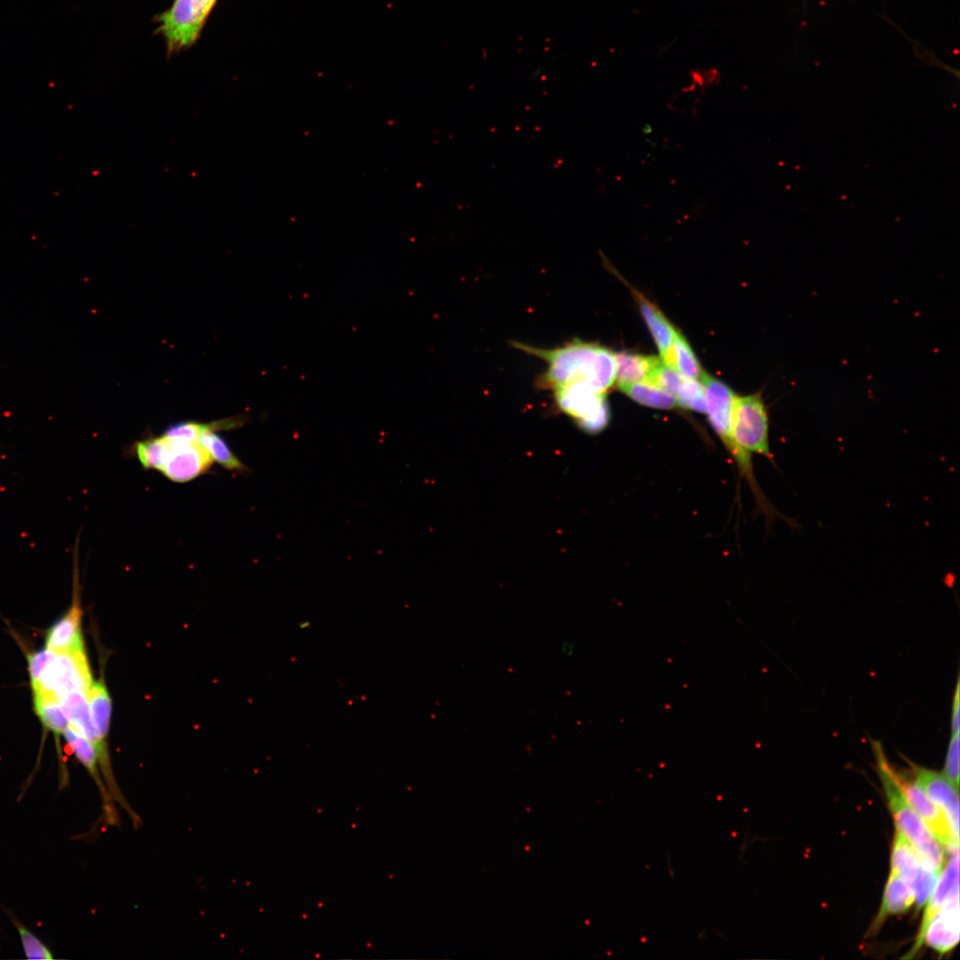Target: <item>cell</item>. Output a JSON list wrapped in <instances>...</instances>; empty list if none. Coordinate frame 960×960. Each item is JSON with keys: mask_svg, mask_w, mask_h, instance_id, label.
Segmentation results:
<instances>
[{"mask_svg": "<svg viewBox=\"0 0 960 960\" xmlns=\"http://www.w3.org/2000/svg\"><path fill=\"white\" fill-rule=\"evenodd\" d=\"M512 345L548 364L540 386L554 391L584 387L605 393L615 382V353L597 343L574 340L554 348H540L522 342Z\"/></svg>", "mask_w": 960, "mask_h": 960, "instance_id": "1", "label": "cell"}, {"mask_svg": "<svg viewBox=\"0 0 960 960\" xmlns=\"http://www.w3.org/2000/svg\"><path fill=\"white\" fill-rule=\"evenodd\" d=\"M876 767L896 828L906 836L923 863L941 874L943 851L930 829L911 807L901 791L879 741L872 740Z\"/></svg>", "mask_w": 960, "mask_h": 960, "instance_id": "2", "label": "cell"}, {"mask_svg": "<svg viewBox=\"0 0 960 960\" xmlns=\"http://www.w3.org/2000/svg\"><path fill=\"white\" fill-rule=\"evenodd\" d=\"M218 1L173 0L156 17V34L164 39L169 56L196 44Z\"/></svg>", "mask_w": 960, "mask_h": 960, "instance_id": "3", "label": "cell"}, {"mask_svg": "<svg viewBox=\"0 0 960 960\" xmlns=\"http://www.w3.org/2000/svg\"><path fill=\"white\" fill-rule=\"evenodd\" d=\"M700 379L705 390L706 413L713 428L735 460L741 475L750 486L756 485L751 454L739 447L732 435V414L736 395L726 384L706 372Z\"/></svg>", "mask_w": 960, "mask_h": 960, "instance_id": "4", "label": "cell"}, {"mask_svg": "<svg viewBox=\"0 0 960 960\" xmlns=\"http://www.w3.org/2000/svg\"><path fill=\"white\" fill-rule=\"evenodd\" d=\"M732 435L735 444L745 452L772 459L769 444L768 412L761 393L735 396L732 414Z\"/></svg>", "mask_w": 960, "mask_h": 960, "instance_id": "5", "label": "cell"}, {"mask_svg": "<svg viewBox=\"0 0 960 960\" xmlns=\"http://www.w3.org/2000/svg\"><path fill=\"white\" fill-rule=\"evenodd\" d=\"M562 412L569 416L585 432L602 431L610 420L605 393L584 387H568L552 391Z\"/></svg>", "mask_w": 960, "mask_h": 960, "instance_id": "6", "label": "cell"}, {"mask_svg": "<svg viewBox=\"0 0 960 960\" xmlns=\"http://www.w3.org/2000/svg\"><path fill=\"white\" fill-rule=\"evenodd\" d=\"M92 682L85 648L66 651L55 654L43 674L37 692H49L58 698L71 692L87 693Z\"/></svg>", "mask_w": 960, "mask_h": 960, "instance_id": "7", "label": "cell"}, {"mask_svg": "<svg viewBox=\"0 0 960 960\" xmlns=\"http://www.w3.org/2000/svg\"><path fill=\"white\" fill-rule=\"evenodd\" d=\"M164 436L166 439V449L158 471L168 479L176 483H186L204 474L211 468L213 461L198 440L187 442Z\"/></svg>", "mask_w": 960, "mask_h": 960, "instance_id": "8", "label": "cell"}, {"mask_svg": "<svg viewBox=\"0 0 960 960\" xmlns=\"http://www.w3.org/2000/svg\"><path fill=\"white\" fill-rule=\"evenodd\" d=\"M895 779L907 801L923 820L934 837L952 853L958 851L956 837L947 816L926 793L916 783L894 770Z\"/></svg>", "mask_w": 960, "mask_h": 960, "instance_id": "9", "label": "cell"}, {"mask_svg": "<svg viewBox=\"0 0 960 960\" xmlns=\"http://www.w3.org/2000/svg\"><path fill=\"white\" fill-rule=\"evenodd\" d=\"M77 553L74 554L73 599L68 612L48 630L45 647L57 652L84 649Z\"/></svg>", "mask_w": 960, "mask_h": 960, "instance_id": "10", "label": "cell"}, {"mask_svg": "<svg viewBox=\"0 0 960 960\" xmlns=\"http://www.w3.org/2000/svg\"><path fill=\"white\" fill-rule=\"evenodd\" d=\"M912 768L916 783L941 808L959 839L958 789L940 772L916 765Z\"/></svg>", "mask_w": 960, "mask_h": 960, "instance_id": "11", "label": "cell"}, {"mask_svg": "<svg viewBox=\"0 0 960 960\" xmlns=\"http://www.w3.org/2000/svg\"><path fill=\"white\" fill-rule=\"evenodd\" d=\"M959 941V888L947 899L932 918L924 935V943L945 954Z\"/></svg>", "mask_w": 960, "mask_h": 960, "instance_id": "12", "label": "cell"}, {"mask_svg": "<svg viewBox=\"0 0 960 960\" xmlns=\"http://www.w3.org/2000/svg\"><path fill=\"white\" fill-rule=\"evenodd\" d=\"M63 736L66 739L72 753L75 755L80 764L86 769L90 776L92 778L95 785L97 786L100 798L102 801V807L105 813V818L109 825H116L118 823V816L116 809L113 806L114 800L112 799L102 777L100 770L97 755L92 744L80 732L69 725Z\"/></svg>", "mask_w": 960, "mask_h": 960, "instance_id": "13", "label": "cell"}, {"mask_svg": "<svg viewBox=\"0 0 960 960\" xmlns=\"http://www.w3.org/2000/svg\"><path fill=\"white\" fill-rule=\"evenodd\" d=\"M939 882L934 888L932 897L928 902L921 923L919 933L916 941L905 958L913 957L924 944V935L927 925L932 918L942 907L947 899L957 888H959V854L958 851L953 853L952 859L948 863L946 869L939 877Z\"/></svg>", "mask_w": 960, "mask_h": 960, "instance_id": "14", "label": "cell"}, {"mask_svg": "<svg viewBox=\"0 0 960 960\" xmlns=\"http://www.w3.org/2000/svg\"><path fill=\"white\" fill-rule=\"evenodd\" d=\"M914 902L915 896L911 887L899 875L891 871L881 908L869 932L874 934L886 917L908 910Z\"/></svg>", "mask_w": 960, "mask_h": 960, "instance_id": "15", "label": "cell"}, {"mask_svg": "<svg viewBox=\"0 0 960 960\" xmlns=\"http://www.w3.org/2000/svg\"><path fill=\"white\" fill-rule=\"evenodd\" d=\"M633 294L654 339L660 358H664L672 346L676 330L656 305L636 290H633Z\"/></svg>", "mask_w": 960, "mask_h": 960, "instance_id": "16", "label": "cell"}, {"mask_svg": "<svg viewBox=\"0 0 960 960\" xmlns=\"http://www.w3.org/2000/svg\"><path fill=\"white\" fill-rule=\"evenodd\" d=\"M661 358L629 352L615 354L617 383H651L654 370Z\"/></svg>", "mask_w": 960, "mask_h": 960, "instance_id": "17", "label": "cell"}, {"mask_svg": "<svg viewBox=\"0 0 960 960\" xmlns=\"http://www.w3.org/2000/svg\"><path fill=\"white\" fill-rule=\"evenodd\" d=\"M92 721L102 748L108 751V736L110 727L112 702L102 681H93L87 692Z\"/></svg>", "mask_w": 960, "mask_h": 960, "instance_id": "18", "label": "cell"}, {"mask_svg": "<svg viewBox=\"0 0 960 960\" xmlns=\"http://www.w3.org/2000/svg\"><path fill=\"white\" fill-rule=\"evenodd\" d=\"M897 875L911 887L917 909L927 903L940 876L928 868L921 860L904 867Z\"/></svg>", "mask_w": 960, "mask_h": 960, "instance_id": "19", "label": "cell"}, {"mask_svg": "<svg viewBox=\"0 0 960 960\" xmlns=\"http://www.w3.org/2000/svg\"><path fill=\"white\" fill-rule=\"evenodd\" d=\"M620 392L642 405L671 410L678 406L676 398L665 389L646 382L617 383Z\"/></svg>", "mask_w": 960, "mask_h": 960, "instance_id": "20", "label": "cell"}, {"mask_svg": "<svg viewBox=\"0 0 960 960\" xmlns=\"http://www.w3.org/2000/svg\"><path fill=\"white\" fill-rule=\"evenodd\" d=\"M35 711L43 725L56 735L64 734L69 726L58 697L49 692H34Z\"/></svg>", "mask_w": 960, "mask_h": 960, "instance_id": "21", "label": "cell"}, {"mask_svg": "<svg viewBox=\"0 0 960 960\" xmlns=\"http://www.w3.org/2000/svg\"><path fill=\"white\" fill-rule=\"evenodd\" d=\"M668 365L687 379H700L703 370L685 338L677 331L672 346L661 358Z\"/></svg>", "mask_w": 960, "mask_h": 960, "instance_id": "22", "label": "cell"}, {"mask_svg": "<svg viewBox=\"0 0 960 960\" xmlns=\"http://www.w3.org/2000/svg\"><path fill=\"white\" fill-rule=\"evenodd\" d=\"M216 428L204 431L198 438L213 462L231 471H246L247 467L233 453L226 441L215 432Z\"/></svg>", "mask_w": 960, "mask_h": 960, "instance_id": "23", "label": "cell"}, {"mask_svg": "<svg viewBox=\"0 0 960 960\" xmlns=\"http://www.w3.org/2000/svg\"><path fill=\"white\" fill-rule=\"evenodd\" d=\"M19 934L23 953L27 959H53V952L36 934L28 930L13 915L6 913Z\"/></svg>", "mask_w": 960, "mask_h": 960, "instance_id": "24", "label": "cell"}, {"mask_svg": "<svg viewBox=\"0 0 960 960\" xmlns=\"http://www.w3.org/2000/svg\"><path fill=\"white\" fill-rule=\"evenodd\" d=\"M166 449V439L159 437L138 442L135 454L144 469L159 470Z\"/></svg>", "mask_w": 960, "mask_h": 960, "instance_id": "25", "label": "cell"}, {"mask_svg": "<svg viewBox=\"0 0 960 960\" xmlns=\"http://www.w3.org/2000/svg\"><path fill=\"white\" fill-rule=\"evenodd\" d=\"M675 397L678 405L701 413H706L705 390L701 382L684 378Z\"/></svg>", "mask_w": 960, "mask_h": 960, "instance_id": "26", "label": "cell"}, {"mask_svg": "<svg viewBox=\"0 0 960 960\" xmlns=\"http://www.w3.org/2000/svg\"><path fill=\"white\" fill-rule=\"evenodd\" d=\"M210 428L220 429L221 428V423L181 422L169 427L163 435L171 439L193 442L198 440L201 434Z\"/></svg>", "mask_w": 960, "mask_h": 960, "instance_id": "27", "label": "cell"}, {"mask_svg": "<svg viewBox=\"0 0 960 960\" xmlns=\"http://www.w3.org/2000/svg\"><path fill=\"white\" fill-rule=\"evenodd\" d=\"M55 654L54 652L44 646V649L35 652L28 657V670L33 692L39 690L43 674Z\"/></svg>", "mask_w": 960, "mask_h": 960, "instance_id": "28", "label": "cell"}, {"mask_svg": "<svg viewBox=\"0 0 960 960\" xmlns=\"http://www.w3.org/2000/svg\"><path fill=\"white\" fill-rule=\"evenodd\" d=\"M959 733L951 732L945 762V776L958 789L959 787Z\"/></svg>", "mask_w": 960, "mask_h": 960, "instance_id": "29", "label": "cell"}, {"mask_svg": "<svg viewBox=\"0 0 960 960\" xmlns=\"http://www.w3.org/2000/svg\"><path fill=\"white\" fill-rule=\"evenodd\" d=\"M959 706H960V702H959V680H957L956 685V691H955L954 697H953V703H952L951 732L960 731L959 730V725H960V722H959V718H960L959 711H960V708H959Z\"/></svg>", "mask_w": 960, "mask_h": 960, "instance_id": "30", "label": "cell"}, {"mask_svg": "<svg viewBox=\"0 0 960 960\" xmlns=\"http://www.w3.org/2000/svg\"><path fill=\"white\" fill-rule=\"evenodd\" d=\"M562 653L571 657L574 652V645L570 641H564L562 643Z\"/></svg>", "mask_w": 960, "mask_h": 960, "instance_id": "31", "label": "cell"}]
</instances>
